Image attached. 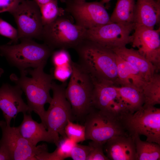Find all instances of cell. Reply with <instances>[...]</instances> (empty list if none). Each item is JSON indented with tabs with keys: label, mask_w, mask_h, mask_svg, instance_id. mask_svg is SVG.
<instances>
[{
	"label": "cell",
	"mask_w": 160,
	"mask_h": 160,
	"mask_svg": "<svg viewBox=\"0 0 160 160\" xmlns=\"http://www.w3.org/2000/svg\"><path fill=\"white\" fill-rule=\"evenodd\" d=\"M75 49L78 56V63L93 80L119 87L116 55L112 49L87 39Z\"/></svg>",
	"instance_id": "6da1fadb"
},
{
	"label": "cell",
	"mask_w": 160,
	"mask_h": 160,
	"mask_svg": "<svg viewBox=\"0 0 160 160\" xmlns=\"http://www.w3.org/2000/svg\"><path fill=\"white\" fill-rule=\"evenodd\" d=\"M45 65H41L33 69L28 68L24 71L31 77L21 72L20 77L14 73L10 76V80L18 86L26 96L29 108L28 114L34 111L40 117L44 125L46 111L44 105L50 103L52 99L50 94L52 83L54 79L51 74L44 72Z\"/></svg>",
	"instance_id": "7a4b0ae2"
},
{
	"label": "cell",
	"mask_w": 160,
	"mask_h": 160,
	"mask_svg": "<svg viewBox=\"0 0 160 160\" xmlns=\"http://www.w3.org/2000/svg\"><path fill=\"white\" fill-rule=\"evenodd\" d=\"M72 73L65 90L73 119L84 121L92 108L94 82L89 74L78 63L72 61Z\"/></svg>",
	"instance_id": "3957f363"
},
{
	"label": "cell",
	"mask_w": 160,
	"mask_h": 160,
	"mask_svg": "<svg viewBox=\"0 0 160 160\" xmlns=\"http://www.w3.org/2000/svg\"><path fill=\"white\" fill-rule=\"evenodd\" d=\"M19 44L0 46V54L20 72L29 68L46 65L54 50L44 43H38L31 39L20 40Z\"/></svg>",
	"instance_id": "277c9868"
},
{
	"label": "cell",
	"mask_w": 160,
	"mask_h": 160,
	"mask_svg": "<svg viewBox=\"0 0 160 160\" xmlns=\"http://www.w3.org/2000/svg\"><path fill=\"white\" fill-rule=\"evenodd\" d=\"M87 29L74 24L65 15L43 26L41 39L55 49H74L86 39Z\"/></svg>",
	"instance_id": "5b68a950"
},
{
	"label": "cell",
	"mask_w": 160,
	"mask_h": 160,
	"mask_svg": "<svg viewBox=\"0 0 160 160\" xmlns=\"http://www.w3.org/2000/svg\"><path fill=\"white\" fill-rule=\"evenodd\" d=\"M120 121L129 136L143 135L146 137V141L160 145L159 108L143 105L134 113L124 115Z\"/></svg>",
	"instance_id": "8992f818"
},
{
	"label": "cell",
	"mask_w": 160,
	"mask_h": 160,
	"mask_svg": "<svg viewBox=\"0 0 160 160\" xmlns=\"http://www.w3.org/2000/svg\"><path fill=\"white\" fill-rule=\"evenodd\" d=\"M66 82L61 84L53 81L51 89L53 96L46 111L44 125L55 137L58 144L61 137H66L64 129L69 120L73 119L71 105L66 97Z\"/></svg>",
	"instance_id": "52a82bcc"
},
{
	"label": "cell",
	"mask_w": 160,
	"mask_h": 160,
	"mask_svg": "<svg viewBox=\"0 0 160 160\" xmlns=\"http://www.w3.org/2000/svg\"><path fill=\"white\" fill-rule=\"evenodd\" d=\"M84 121L86 140H90L104 145L113 137L128 135L119 119L93 107Z\"/></svg>",
	"instance_id": "ba28073f"
},
{
	"label": "cell",
	"mask_w": 160,
	"mask_h": 160,
	"mask_svg": "<svg viewBox=\"0 0 160 160\" xmlns=\"http://www.w3.org/2000/svg\"><path fill=\"white\" fill-rule=\"evenodd\" d=\"M0 127L2 131L0 148L5 151L10 160H36L37 156L48 150L45 144L32 145L21 135L17 127H11L5 121H0Z\"/></svg>",
	"instance_id": "9c48e42d"
},
{
	"label": "cell",
	"mask_w": 160,
	"mask_h": 160,
	"mask_svg": "<svg viewBox=\"0 0 160 160\" xmlns=\"http://www.w3.org/2000/svg\"><path fill=\"white\" fill-rule=\"evenodd\" d=\"M135 23L111 22L87 29V39L111 49L126 47L132 42L130 34L134 30Z\"/></svg>",
	"instance_id": "30bf717a"
},
{
	"label": "cell",
	"mask_w": 160,
	"mask_h": 160,
	"mask_svg": "<svg viewBox=\"0 0 160 160\" xmlns=\"http://www.w3.org/2000/svg\"><path fill=\"white\" fill-rule=\"evenodd\" d=\"M65 4L66 12L75 20L76 24L87 29L112 22L103 4L100 1L75 2L62 0Z\"/></svg>",
	"instance_id": "8fae6325"
},
{
	"label": "cell",
	"mask_w": 160,
	"mask_h": 160,
	"mask_svg": "<svg viewBox=\"0 0 160 160\" xmlns=\"http://www.w3.org/2000/svg\"><path fill=\"white\" fill-rule=\"evenodd\" d=\"M11 14L17 26L19 40L41 39L44 26L40 8L34 0H23Z\"/></svg>",
	"instance_id": "7c38bea8"
},
{
	"label": "cell",
	"mask_w": 160,
	"mask_h": 160,
	"mask_svg": "<svg viewBox=\"0 0 160 160\" xmlns=\"http://www.w3.org/2000/svg\"><path fill=\"white\" fill-rule=\"evenodd\" d=\"M93 81L92 107L109 113L119 119L129 113L119 95L116 86L110 83Z\"/></svg>",
	"instance_id": "4fadbf2b"
},
{
	"label": "cell",
	"mask_w": 160,
	"mask_h": 160,
	"mask_svg": "<svg viewBox=\"0 0 160 160\" xmlns=\"http://www.w3.org/2000/svg\"><path fill=\"white\" fill-rule=\"evenodd\" d=\"M131 43L149 61L157 72L160 69V30L136 26Z\"/></svg>",
	"instance_id": "5bb4252c"
},
{
	"label": "cell",
	"mask_w": 160,
	"mask_h": 160,
	"mask_svg": "<svg viewBox=\"0 0 160 160\" xmlns=\"http://www.w3.org/2000/svg\"><path fill=\"white\" fill-rule=\"evenodd\" d=\"M23 92L17 85L4 83L0 88V109L7 125H10L12 119H15L19 113H28V106L22 97Z\"/></svg>",
	"instance_id": "9a60e30c"
},
{
	"label": "cell",
	"mask_w": 160,
	"mask_h": 160,
	"mask_svg": "<svg viewBox=\"0 0 160 160\" xmlns=\"http://www.w3.org/2000/svg\"><path fill=\"white\" fill-rule=\"evenodd\" d=\"M103 150L109 160H137L134 139L129 135L110 139L103 145Z\"/></svg>",
	"instance_id": "2e32d148"
},
{
	"label": "cell",
	"mask_w": 160,
	"mask_h": 160,
	"mask_svg": "<svg viewBox=\"0 0 160 160\" xmlns=\"http://www.w3.org/2000/svg\"><path fill=\"white\" fill-rule=\"evenodd\" d=\"M17 128L21 135L34 146H36L41 141L54 143L56 146L58 144L55 137L43 124L33 120L31 114L23 113V121Z\"/></svg>",
	"instance_id": "e0dca14e"
},
{
	"label": "cell",
	"mask_w": 160,
	"mask_h": 160,
	"mask_svg": "<svg viewBox=\"0 0 160 160\" xmlns=\"http://www.w3.org/2000/svg\"><path fill=\"white\" fill-rule=\"evenodd\" d=\"M160 21V0H137L135 23L136 26L154 28Z\"/></svg>",
	"instance_id": "ac0fdd59"
},
{
	"label": "cell",
	"mask_w": 160,
	"mask_h": 160,
	"mask_svg": "<svg viewBox=\"0 0 160 160\" xmlns=\"http://www.w3.org/2000/svg\"><path fill=\"white\" fill-rule=\"evenodd\" d=\"M118 55L135 66L147 82L157 72L155 67L144 56L132 48L126 47L112 49Z\"/></svg>",
	"instance_id": "d6986e66"
},
{
	"label": "cell",
	"mask_w": 160,
	"mask_h": 160,
	"mask_svg": "<svg viewBox=\"0 0 160 160\" xmlns=\"http://www.w3.org/2000/svg\"><path fill=\"white\" fill-rule=\"evenodd\" d=\"M116 55L119 86L133 87L143 91L148 82L135 66Z\"/></svg>",
	"instance_id": "ffe728a7"
},
{
	"label": "cell",
	"mask_w": 160,
	"mask_h": 160,
	"mask_svg": "<svg viewBox=\"0 0 160 160\" xmlns=\"http://www.w3.org/2000/svg\"><path fill=\"white\" fill-rule=\"evenodd\" d=\"M116 88L129 113H133L142 108L145 103L143 91L131 86H116Z\"/></svg>",
	"instance_id": "44dd1931"
},
{
	"label": "cell",
	"mask_w": 160,
	"mask_h": 160,
	"mask_svg": "<svg viewBox=\"0 0 160 160\" xmlns=\"http://www.w3.org/2000/svg\"><path fill=\"white\" fill-rule=\"evenodd\" d=\"M135 0H117L110 16L111 22L123 24L135 23Z\"/></svg>",
	"instance_id": "7402d4cb"
},
{
	"label": "cell",
	"mask_w": 160,
	"mask_h": 160,
	"mask_svg": "<svg viewBox=\"0 0 160 160\" xmlns=\"http://www.w3.org/2000/svg\"><path fill=\"white\" fill-rule=\"evenodd\" d=\"M132 137L135 146L137 160H160V145L142 141L137 134Z\"/></svg>",
	"instance_id": "603a6c76"
},
{
	"label": "cell",
	"mask_w": 160,
	"mask_h": 160,
	"mask_svg": "<svg viewBox=\"0 0 160 160\" xmlns=\"http://www.w3.org/2000/svg\"><path fill=\"white\" fill-rule=\"evenodd\" d=\"M145 99L143 105L155 106L160 104V75L155 73L143 89Z\"/></svg>",
	"instance_id": "cb8c5ba5"
},
{
	"label": "cell",
	"mask_w": 160,
	"mask_h": 160,
	"mask_svg": "<svg viewBox=\"0 0 160 160\" xmlns=\"http://www.w3.org/2000/svg\"><path fill=\"white\" fill-rule=\"evenodd\" d=\"M77 143L66 136L60 137L57 147L53 152H47L43 160H63L70 157L72 150Z\"/></svg>",
	"instance_id": "d4e9b609"
},
{
	"label": "cell",
	"mask_w": 160,
	"mask_h": 160,
	"mask_svg": "<svg viewBox=\"0 0 160 160\" xmlns=\"http://www.w3.org/2000/svg\"><path fill=\"white\" fill-rule=\"evenodd\" d=\"M43 26L65 15L64 9L58 6L57 0H50L39 7Z\"/></svg>",
	"instance_id": "484cf974"
},
{
	"label": "cell",
	"mask_w": 160,
	"mask_h": 160,
	"mask_svg": "<svg viewBox=\"0 0 160 160\" xmlns=\"http://www.w3.org/2000/svg\"><path fill=\"white\" fill-rule=\"evenodd\" d=\"M64 131L66 136L77 143L86 140L85 129L84 125L73 123L69 120Z\"/></svg>",
	"instance_id": "4316f807"
},
{
	"label": "cell",
	"mask_w": 160,
	"mask_h": 160,
	"mask_svg": "<svg viewBox=\"0 0 160 160\" xmlns=\"http://www.w3.org/2000/svg\"><path fill=\"white\" fill-rule=\"evenodd\" d=\"M51 61L54 67L71 64L72 60L67 49H59L54 50L51 55Z\"/></svg>",
	"instance_id": "83f0119b"
},
{
	"label": "cell",
	"mask_w": 160,
	"mask_h": 160,
	"mask_svg": "<svg viewBox=\"0 0 160 160\" xmlns=\"http://www.w3.org/2000/svg\"><path fill=\"white\" fill-rule=\"evenodd\" d=\"M88 145L90 150L87 160H109L104 153L103 144L91 140Z\"/></svg>",
	"instance_id": "f1b7e54d"
},
{
	"label": "cell",
	"mask_w": 160,
	"mask_h": 160,
	"mask_svg": "<svg viewBox=\"0 0 160 160\" xmlns=\"http://www.w3.org/2000/svg\"><path fill=\"white\" fill-rule=\"evenodd\" d=\"M72 71L71 63V64L63 66L54 67L51 70V74L54 79L63 83L66 82L68 79L70 78Z\"/></svg>",
	"instance_id": "f546056e"
},
{
	"label": "cell",
	"mask_w": 160,
	"mask_h": 160,
	"mask_svg": "<svg viewBox=\"0 0 160 160\" xmlns=\"http://www.w3.org/2000/svg\"><path fill=\"white\" fill-rule=\"evenodd\" d=\"M0 34L11 40L12 43L16 44L19 40L17 30L9 23L0 18Z\"/></svg>",
	"instance_id": "4dcf8cb0"
},
{
	"label": "cell",
	"mask_w": 160,
	"mask_h": 160,
	"mask_svg": "<svg viewBox=\"0 0 160 160\" xmlns=\"http://www.w3.org/2000/svg\"><path fill=\"white\" fill-rule=\"evenodd\" d=\"M90 150V146L77 143L73 148L70 157L73 160H87Z\"/></svg>",
	"instance_id": "1f68e13d"
},
{
	"label": "cell",
	"mask_w": 160,
	"mask_h": 160,
	"mask_svg": "<svg viewBox=\"0 0 160 160\" xmlns=\"http://www.w3.org/2000/svg\"><path fill=\"white\" fill-rule=\"evenodd\" d=\"M23 0H0V13H11Z\"/></svg>",
	"instance_id": "d6a6232c"
},
{
	"label": "cell",
	"mask_w": 160,
	"mask_h": 160,
	"mask_svg": "<svg viewBox=\"0 0 160 160\" xmlns=\"http://www.w3.org/2000/svg\"><path fill=\"white\" fill-rule=\"evenodd\" d=\"M10 160L9 158L5 151L0 148V160Z\"/></svg>",
	"instance_id": "836d02e7"
},
{
	"label": "cell",
	"mask_w": 160,
	"mask_h": 160,
	"mask_svg": "<svg viewBox=\"0 0 160 160\" xmlns=\"http://www.w3.org/2000/svg\"><path fill=\"white\" fill-rule=\"evenodd\" d=\"M39 6V7L46 3L50 0H34Z\"/></svg>",
	"instance_id": "e575fe53"
},
{
	"label": "cell",
	"mask_w": 160,
	"mask_h": 160,
	"mask_svg": "<svg viewBox=\"0 0 160 160\" xmlns=\"http://www.w3.org/2000/svg\"><path fill=\"white\" fill-rule=\"evenodd\" d=\"M111 0H101V1L103 4H108Z\"/></svg>",
	"instance_id": "d590c367"
},
{
	"label": "cell",
	"mask_w": 160,
	"mask_h": 160,
	"mask_svg": "<svg viewBox=\"0 0 160 160\" xmlns=\"http://www.w3.org/2000/svg\"><path fill=\"white\" fill-rule=\"evenodd\" d=\"M73 1L76 2H82L86 1V0H72Z\"/></svg>",
	"instance_id": "8d00e7d4"
},
{
	"label": "cell",
	"mask_w": 160,
	"mask_h": 160,
	"mask_svg": "<svg viewBox=\"0 0 160 160\" xmlns=\"http://www.w3.org/2000/svg\"><path fill=\"white\" fill-rule=\"evenodd\" d=\"M4 73V71L3 69L0 67V77Z\"/></svg>",
	"instance_id": "74e56055"
}]
</instances>
